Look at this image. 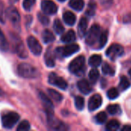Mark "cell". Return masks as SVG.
I'll return each instance as SVG.
<instances>
[{
    "mask_svg": "<svg viewBox=\"0 0 131 131\" xmlns=\"http://www.w3.org/2000/svg\"><path fill=\"white\" fill-rule=\"evenodd\" d=\"M18 72L20 76L25 78H37L39 74L37 68H35L34 66L27 63L20 64L18 66Z\"/></svg>",
    "mask_w": 131,
    "mask_h": 131,
    "instance_id": "cell-1",
    "label": "cell"
},
{
    "mask_svg": "<svg viewBox=\"0 0 131 131\" xmlns=\"http://www.w3.org/2000/svg\"><path fill=\"white\" fill-rule=\"evenodd\" d=\"M101 35V29L99 25H93L89 31L86 35V39L85 42L89 46H93L96 43H98V41L100 39Z\"/></svg>",
    "mask_w": 131,
    "mask_h": 131,
    "instance_id": "cell-2",
    "label": "cell"
},
{
    "mask_svg": "<svg viewBox=\"0 0 131 131\" xmlns=\"http://www.w3.org/2000/svg\"><path fill=\"white\" fill-rule=\"evenodd\" d=\"M84 64H85L84 57L82 55L78 56L70 63L69 71L78 76H81L84 73Z\"/></svg>",
    "mask_w": 131,
    "mask_h": 131,
    "instance_id": "cell-3",
    "label": "cell"
},
{
    "mask_svg": "<svg viewBox=\"0 0 131 131\" xmlns=\"http://www.w3.org/2000/svg\"><path fill=\"white\" fill-rule=\"evenodd\" d=\"M80 49V47L77 44H70L66 45L64 48H58L54 51V54L59 58L69 57L74 53L78 52Z\"/></svg>",
    "mask_w": 131,
    "mask_h": 131,
    "instance_id": "cell-4",
    "label": "cell"
},
{
    "mask_svg": "<svg viewBox=\"0 0 131 131\" xmlns=\"http://www.w3.org/2000/svg\"><path fill=\"white\" fill-rule=\"evenodd\" d=\"M6 15L9 19L12 26L18 31H20V23H21V18L18 12L14 7H9L6 10Z\"/></svg>",
    "mask_w": 131,
    "mask_h": 131,
    "instance_id": "cell-5",
    "label": "cell"
},
{
    "mask_svg": "<svg viewBox=\"0 0 131 131\" xmlns=\"http://www.w3.org/2000/svg\"><path fill=\"white\" fill-rule=\"evenodd\" d=\"M19 115L15 112H9L4 114L2 117V124L5 128L11 129L12 128L18 121Z\"/></svg>",
    "mask_w": 131,
    "mask_h": 131,
    "instance_id": "cell-6",
    "label": "cell"
},
{
    "mask_svg": "<svg viewBox=\"0 0 131 131\" xmlns=\"http://www.w3.org/2000/svg\"><path fill=\"white\" fill-rule=\"evenodd\" d=\"M124 53V48L118 44L111 45L106 51V55L112 61L116 60L117 58L121 57Z\"/></svg>",
    "mask_w": 131,
    "mask_h": 131,
    "instance_id": "cell-7",
    "label": "cell"
},
{
    "mask_svg": "<svg viewBox=\"0 0 131 131\" xmlns=\"http://www.w3.org/2000/svg\"><path fill=\"white\" fill-rule=\"evenodd\" d=\"M48 81L51 84L62 90H65L68 88V83L66 82V81L64 78L58 76L54 73H51L49 74Z\"/></svg>",
    "mask_w": 131,
    "mask_h": 131,
    "instance_id": "cell-8",
    "label": "cell"
},
{
    "mask_svg": "<svg viewBox=\"0 0 131 131\" xmlns=\"http://www.w3.org/2000/svg\"><path fill=\"white\" fill-rule=\"evenodd\" d=\"M27 43L29 49L35 55H40L42 51V48L39 41L33 36H29L27 39Z\"/></svg>",
    "mask_w": 131,
    "mask_h": 131,
    "instance_id": "cell-9",
    "label": "cell"
},
{
    "mask_svg": "<svg viewBox=\"0 0 131 131\" xmlns=\"http://www.w3.org/2000/svg\"><path fill=\"white\" fill-rule=\"evenodd\" d=\"M42 12L46 15H54L58 11V7L54 2L51 0H43L41 2Z\"/></svg>",
    "mask_w": 131,
    "mask_h": 131,
    "instance_id": "cell-10",
    "label": "cell"
},
{
    "mask_svg": "<svg viewBox=\"0 0 131 131\" xmlns=\"http://www.w3.org/2000/svg\"><path fill=\"white\" fill-rule=\"evenodd\" d=\"M39 97L43 104V106L45 107L47 115L54 114V106L51 101L48 98V97L43 92L39 91Z\"/></svg>",
    "mask_w": 131,
    "mask_h": 131,
    "instance_id": "cell-11",
    "label": "cell"
},
{
    "mask_svg": "<svg viewBox=\"0 0 131 131\" xmlns=\"http://www.w3.org/2000/svg\"><path fill=\"white\" fill-rule=\"evenodd\" d=\"M47 117H48V125H49V127L52 130H66L67 129V127L65 126L64 124H63L60 121H58L56 118H54V114H52V115H47Z\"/></svg>",
    "mask_w": 131,
    "mask_h": 131,
    "instance_id": "cell-12",
    "label": "cell"
},
{
    "mask_svg": "<svg viewBox=\"0 0 131 131\" xmlns=\"http://www.w3.org/2000/svg\"><path fill=\"white\" fill-rule=\"evenodd\" d=\"M102 104V97L100 94H97L93 95L88 101V109L90 111H94L98 109Z\"/></svg>",
    "mask_w": 131,
    "mask_h": 131,
    "instance_id": "cell-13",
    "label": "cell"
},
{
    "mask_svg": "<svg viewBox=\"0 0 131 131\" xmlns=\"http://www.w3.org/2000/svg\"><path fill=\"white\" fill-rule=\"evenodd\" d=\"M78 88L83 94L85 95L89 94L92 91V88L90 83L85 79L81 80L78 82Z\"/></svg>",
    "mask_w": 131,
    "mask_h": 131,
    "instance_id": "cell-14",
    "label": "cell"
},
{
    "mask_svg": "<svg viewBox=\"0 0 131 131\" xmlns=\"http://www.w3.org/2000/svg\"><path fill=\"white\" fill-rule=\"evenodd\" d=\"M45 61L46 65L49 68H52L55 65V54L52 52L51 48H48L45 54Z\"/></svg>",
    "mask_w": 131,
    "mask_h": 131,
    "instance_id": "cell-15",
    "label": "cell"
},
{
    "mask_svg": "<svg viewBox=\"0 0 131 131\" xmlns=\"http://www.w3.org/2000/svg\"><path fill=\"white\" fill-rule=\"evenodd\" d=\"M87 28H88V20L86 18L83 17L81 18L78 27V32L81 38H83L86 35Z\"/></svg>",
    "mask_w": 131,
    "mask_h": 131,
    "instance_id": "cell-16",
    "label": "cell"
},
{
    "mask_svg": "<svg viewBox=\"0 0 131 131\" xmlns=\"http://www.w3.org/2000/svg\"><path fill=\"white\" fill-rule=\"evenodd\" d=\"M63 20L67 25L71 26V25H74L76 21V16L73 12L68 11V12H65L63 15Z\"/></svg>",
    "mask_w": 131,
    "mask_h": 131,
    "instance_id": "cell-17",
    "label": "cell"
},
{
    "mask_svg": "<svg viewBox=\"0 0 131 131\" xmlns=\"http://www.w3.org/2000/svg\"><path fill=\"white\" fill-rule=\"evenodd\" d=\"M75 39H76V35L73 30L68 31L67 33L64 34L61 38V41L64 43H71L75 41Z\"/></svg>",
    "mask_w": 131,
    "mask_h": 131,
    "instance_id": "cell-18",
    "label": "cell"
},
{
    "mask_svg": "<svg viewBox=\"0 0 131 131\" xmlns=\"http://www.w3.org/2000/svg\"><path fill=\"white\" fill-rule=\"evenodd\" d=\"M42 38H43L44 42L48 44V43H51L54 41L55 39V37L51 31H49L48 29H45L42 32Z\"/></svg>",
    "mask_w": 131,
    "mask_h": 131,
    "instance_id": "cell-19",
    "label": "cell"
},
{
    "mask_svg": "<svg viewBox=\"0 0 131 131\" xmlns=\"http://www.w3.org/2000/svg\"><path fill=\"white\" fill-rule=\"evenodd\" d=\"M88 62L91 67L96 68V67H98L99 65H101V64L102 62V58L99 54H94L89 58Z\"/></svg>",
    "mask_w": 131,
    "mask_h": 131,
    "instance_id": "cell-20",
    "label": "cell"
},
{
    "mask_svg": "<svg viewBox=\"0 0 131 131\" xmlns=\"http://www.w3.org/2000/svg\"><path fill=\"white\" fill-rule=\"evenodd\" d=\"M69 5L76 11H81L84 6V0H71Z\"/></svg>",
    "mask_w": 131,
    "mask_h": 131,
    "instance_id": "cell-21",
    "label": "cell"
},
{
    "mask_svg": "<svg viewBox=\"0 0 131 131\" xmlns=\"http://www.w3.org/2000/svg\"><path fill=\"white\" fill-rule=\"evenodd\" d=\"M16 52L21 58H26L28 57V52L26 51V49L21 42L16 45Z\"/></svg>",
    "mask_w": 131,
    "mask_h": 131,
    "instance_id": "cell-22",
    "label": "cell"
},
{
    "mask_svg": "<svg viewBox=\"0 0 131 131\" xmlns=\"http://www.w3.org/2000/svg\"><path fill=\"white\" fill-rule=\"evenodd\" d=\"M8 49V43L6 40L5 36L0 29V50L2 51H6Z\"/></svg>",
    "mask_w": 131,
    "mask_h": 131,
    "instance_id": "cell-23",
    "label": "cell"
},
{
    "mask_svg": "<svg viewBox=\"0 0 131 131\" xmlns=\"http://www.w3.org/2000/svg\"><path fill=\"white\" fill-rule=\"evenodd\" d=\"M107 110L111 115H117L121 113V108L118 104H111L107 107Z\"/></svg>",
    "mask_w": 131,
    "mask_h": 131,
    "instance_id": "cell-24",
    "label": "cell"
},
{
    "mask_svg": "<svg viewBox=\"0 0 131 131\" xmlns=\"http://www.w3.org/2000/svg\"><path fill=\"white\" fill-rule=\"evenodd\" d=\"M119 128H120V123L117 120H111L106 125V129L109 131L117 130H119Z\"/></svg>",
    "mask_w": 131,
    "mask_h": 131,
    "instance_id": "cell-25",
    "label": "cell"
},
{
    "mask_svg": "<svg viewBox=\"0 0 131 131\" xmlns=\"http://www.w3.org/2000/svg\"><path fill=\"white\" fill-rule=\"evenodd\" d=\"M48 93L49 96H50L54 101H55L56 102H60V101H61V100L63 99L62 95H61L60 93H58V91H56L55 90L48 89Z\"/></svg>",
    "mask_w": 131,
    "mask_h": 131,
    "instance_id": "cell-26",
    "label": "cell"
},
{
    "mask_svg": "<svg viewBox=\"0 0 131 131\" xmlns=\"http://www.w3.org/2000/svg\"><path fill=\"white\" fill-rule=\"evenodd\" d=\"M54 30L55 31V33H57L58 35H61L64 32V28L61 23V21L59 19H55L54 21Z\"/></svg>",
    "mask_w": 131,
    "mask_h": 131,
    "instance_id": "cell-27",
    "label": "cell"
},
{
    "mask_svg": "<svg viewBox=\"0 0 131 131\" xmlns=\"http://www.w3.org/2000/svg\"><path fill=\"white\" fill-rule=\"evenodd\" d=\"M107 38H108V34L107 31H101V35L100 37V39L98 41V48H102L104 47V45L107 42Z\"/></svg>",
    "mask_w": 131,
    "mask_h": 131,
    "instance_id": "cell-28",
    "label": "cell"
},
{
    "mask_svg": "<svg viewBox=\"0 0 131 131\" xmlns=\"http://www.w3.org/2000/svg\"><path fill=\"white\" fill-rule=\"evenodd\" d=\"M99 76H100V73L96 68L91 69V71L89 72V80L93 84H95L97 81Z\"/></svg>",
    "mask_w": 131,
    "mask_h": 131,
    "instance_id": "cell-29",
    "label": "cell"
},
{
    "mask_svg": "<svg viewBox=\"0 0 131 131\" xmlns=\"http://www.w3.org/2000/svg\"><path fill=\"white\" fill-rule=\"evenodd\" d=\"M130 86V83L129 81V80L127 79V77L125 76H122L120 80V83H119V87L121 88V89L122 91H125L127 89H128Z\"/></svg>",
    "mask_w": 131,
    "mask_h": 131,
    "instance_id": "cell-30",
    "label": "cell"
},
{
    "mask_svg": "<svg viewBox=\"0 0 131 131\" xmlns=\"http://www.w3.org/2000/svg\"><path fill=\"white\" fill-rule=\"evenodd\" d=\"M102 71L104 74L106 75H110V76H114L115 74L114 70L113 69V68L108 64L107 63H104L102 65Z\"/></svg>",
    "mask_w": 131,
    "mask_h": 131,
    "instance_id": "cell-31",
    "label": "cell"
},
{
    "mask_svg": "<svg viewBox=\"0 0 131 131\" xmlns=\"http://www.w3.org/2000/svg\"><path fill=\"white\" fill-rule=\"evenodd\" d=\"M74 104L78 110H79V111L83 110L84 107V99L80 96L76 97L75 100H74Z\"/></svg>",
    "mask_w": 131,
    "mask_h": 131,
    "instance_id": "cell-32",
    "label": "cell"
},
{
    "mask_svg": "<svg viewBox=\"0 0 131 131\" xmlns=\"http://www.w3.org/2000/svg\"><path fill=\"white\" fill-rule=\"evenodd\" d=\"M96 12V3L94 1H91L88 6V9L86 11V14L89 16H92L94 15Z\"/></svg>",
    "mask_w": 131,
    "mask_h": 131,
    "instance_id": "cell-33",
    "label": "cell"
},
{
    "mask_svg": "<svg viewBox=\"0 0 131 131\" xmlns=\"http://www.w3.org/2000/svg\"><path fill=\"white\" fill-rule=\"evenodd\" d=\"M95 120H96V122L99 124H104L106 121H107V114L104 112V111H101L100 113H98L96 117H95Z\"/></svg>",
    "mask_w": 131,
    "mask_h": 131,
    "instance_id": "cell-34",
    "label": "cell"
},
{
    "mask_svg": "<svg viewBox=\"0 0 131 131\" xmlns=\"http://www.w3.org/2000/svg\"><path fill=\"white\" fill-rule=\"evenodd\" d=\"M107 97L111 99V100H114V99H116L117 97H118L119 96V92H118V90L115 88H111L110 90H108L107 91Z\"/></svg>",
    "mask_w": 131,
    "mask_h": 131,
    "instance_id": "cell-35",
    "label": "cell"
},
{
    "mask_svg": "<svg viewBox=\"0 0 131 131\" xmlns=\"http://www.w3.org/2000/svg\"><path fill=\"white\" fill-rule=\"evenodd\" d=\"M30 130V124L27 121H21L17 127L18 131H26Z\"/></svg>",
    "mask_w": 131,
    "mask_h": 131,
    "instance_id": "cell-36",
    "label": "cell"
},
{
    "mask_svg": "<svg viewBox=\"0 0 131 131\" xmlns=\"http://www.w3.org/2000/svg\"><path fill=\"white\" fill-rule=\"evenodd\" d=\"M5 15L6 10L5 8V5L2 2H0V21L4 24L5 21Z\"/></svg>",
    "mask_w": 131,
    "mask_h": 131,
    "instance_id": "cell-37",
    "label": "cell"
},
{
    "mask_svg": "<svg viewBox=\"0 0 131 131\" xmlns=\"http://www.w3.org/2000/svg\"><path fill=\"white\" fill-rule=\"evenodd\" d=\"M35 3V0H24L23 1V8L26 11H30L33 5Z\"/></svg>",
    "mask_w": 131,
    "mask_h": 131,
    "instance_id": "cell-38",
    "label": "cell"
},
{
    "mask_svg": "<svg viewBox=\"0 0 131 131\" xmlns=\"http://www.w3.org/2000/svg\"><path fill=\"white\" fill-rule=\"evenodd\" d=\"M38 19L41 21V23L43 24L44 25H48L49 23V19L45 14L38 13Z\"/></svg>",
    "mask_w": 131,
    "mask_h": 131,
    "instance_id": "cell-39",
    "label": "cell"
},
{
    "mask_svg": "<svg viewBox=\"0 0 131 131\" xmlns=\"http://www.w3.org/2000/svg\"><path fill=\"white\" fill-rule=\"evenodd\" d=\"M101 4L104 7V8H109L112 5L113 1L114 0H99Z\"/></svg>",
    "mask_w": 131,
    "mask_h": 131,
    "instance_id": "cell-40",
    "label": "cell"
},
{
    "mask_svg": "<svg viewBox=\"0 0 131 131\" xmlns=\"http://www.w3.org/2000/svg\"><path fill=\"white\" fill-rule=\"evenodd\" d=\"M122 131H131V126L130 125H125L122 129Z\"/></svg>",
    "mask_w": 131,
    "mask_h": 131,
    "instance_id": "cell-41",
    "label": "cell"
},
{
    "mask_svg": "<svg viewBox=\"0 0 131 131\" xmlns=\"http://www.w3.org/2000/svg\"><path fill=\"white\" fill-rule=\"evenodd\" d=\"M11 3H15L16 2H18V0H9Z\"/></svg>",
    "mask_w": 131,
    "mask_h": 131,
    "instance_id": "cell-42",
    "label": "cell"
},
{
    "mask_svg": "<svg viewBox=\"0 0 131 131\" xmlns=\"http://www.w3.org/2000/svg\"><path fill=\"white\" fill-rule=\"evenodd\" d=\"M129 75L130 76V78H131V69L129 71Z\"/></svg>",
    "mask_w": 131,
    "mask_h": 131,
    "instance_id": "cell-43",
    "label": "cell"
},
{
    "mask_svg": "<svg viewBox=\"0 0 131 131\" xmlns=\"http://www.w3.org/2000/svg\"><path fill=\"white\" fill-rule=\"evenodd\" d=\"M2 91L0 89V95H2Z\"/></svg>",
    "mask_w": 131,
    "mask_h": 131,
    "instance_id": "cell-44",
    "label": "cell"
},
{
    "mask_svg": "<svg viewBox=\"0 0 131 131\" xmlns=\"http://www.w3.org/2000/svg\"><path fill=\"white\" fill-rule=\"evenodd\" d=\"M58 1H60V2H64L65 0H58Z\"/></svg>",
    "mask_w": 131,
    "mask_h": 131,
    "instance_id": "cell-45",
    "label": "cell"
}]
</instances>
